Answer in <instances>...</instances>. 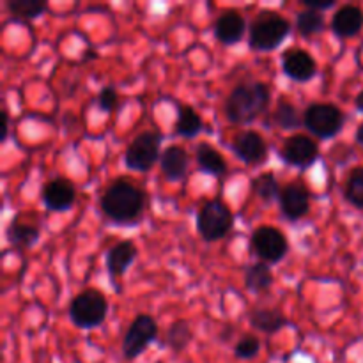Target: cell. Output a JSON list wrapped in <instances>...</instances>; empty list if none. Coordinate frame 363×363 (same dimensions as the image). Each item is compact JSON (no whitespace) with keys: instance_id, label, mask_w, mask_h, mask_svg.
I'll return each mask as SVG.
<instances>
[{"instance_id":"cell-1","label":"cell","mask_w":363,"mask_h":363,"mask_svg":"<svg viewBox=\"0 0 363 363\" xmlns=\"http://www.w3.org/2000/svg\"><path fill=\"white\" fill-rule=\"evenodd\" d=\"M101 213L117 225H130L137 222L145 208V194L142 188L131 181L119 179L112 181L101 199H99Z\"/></svg>"},{"instance_id":"cell-2","label":"cell","mask_w":363,"mask_h":363,"mask_svg":"<svg viewBox=\"0 0 363 363\" xmlns=\"http://www.w3.org/2000/svg\"><path fill=\"white\" fill-rule=\"evenodd\" d=\"M272 101V89L259 80L241 82L229 92L223 105V112L229 123L252 124L266 112Z\"/></svg>"},{"instance_id":"cell-3","label":"cell","mask_w":363,"mask_h":363,"mask_svg":"<svg viewBox=\"0 0 363 363\" xmlns=\"http://www.w3.org/2000/svg\"><path fill=\"white\" fill-rule=\"evenodd\" d=\"M291 21L277 11H261L248 27V48L254 52H273L287 39Z\"/></svg>"},{"instance_id":"cell-4","label":"cell","mask_w":363,"mask_h":363,"mask_svg":"<svg viewBox=\"0 0 363 363\" xmlns=\"http://www.w3.org/2000/svg\"><path fill=\"white\" fill-rule=\"evenodd\" d=\"M71 323L80 330H94L105 323L108 300L98 289H85L71 300L67 307Z\"/></svg>"},{"instance_id":"cell-5","label":"cell","mask_w":363,"mask_h":363,"mask_svg":"<svg viewBox=\"0 0 363 363\" xmlns=\"http://www.w3.org/2000/svg\"><path fill=\"white\" fill-rule=\"evenodd\" d=\"M234 227V215L220 197L204 202L197 213V233L208 243L225 238Z\"/></svg>"},{"instance_id":"cell-6","label":"cell","mask_w":363,"mask_h":363,"mask_svg":"<svg viewBox=\"0 0 363 363\" xmlns=\"http://www.w3.org/2000/svg\"><path fill=\"white\" fill-rule=\"evenodd\" d=\"M346 113L333 103H312L303 112V126L314 137L330 140L342 131Z\"/></svg>"},{"instance_id":"cell-7","label":"cell","mask_w":363,"mask_h":363,"mask_svg":"<svg viewBox=\"0 0 363 363\" xmlns=\"http://www.w3.org/2000/svg\"><path fill=\"white\" fill-rule=\"evenodd\" d=\"M163 135L160 131H142L130 142L124 152V165L133 172H149L155 167L156 160L162 158L160 145Z\"/></svg>"},{"instance_id":"cell-8","label":"cell","mask_w":363,"mask_h":363,"mask_svg":"<svg viewBox=\"0 0 363 363\" xmlns=\"http://www.w3.org/2000/svg\"><path fill=\"white\" fill-rule=\"evenodd\" d=\"M250 252L266 264H279L286 259L289 252V241L286 234L280 229L272 225H261L252 233L250 236Z\"/></svg>"},{"instance_id":"cell-9","label":"cell","mask_w":363,"mask_h":363,"mask_svg":"<svg viewBox=\"0 0 363 363\" xmlns=\"http://www.w3.org/2000/svg\"><path fill=\"white\" fill-rule=\"evenodd\" d=\"M158 339V323L152 315L138 314L128 326L123 339L124 360L133 362Z\"/></svg>"},{"instance_id":"cell-10","label":"cell","mask_w":363,"mask_h":363,"mask_svg":"<svg viewBox=\"0 0 363 363\" xmlns=\"http://www.w3.org/2000/svg\"><path fill=\"white\" fill-rule=\"evenodd\" d=\"M279 156L286 165L296 167L300 170H307L318 162L319 144L312 140L311 137H307V135H291V137L284 140Z\"/></svg>"},{"instance_id":"cell-11","label":"cell","mask_w":363,"mask_h":363,"mask_svg":"<svg viewBox=\"0 0 363 363\" xmlns=\"http://www.w3.org/2000/svg\"><path fill=\"white\" fill-rule=\"evenodd\" d=\"M279 206L284 218L289 222H298L311 209V190L301 181H293L282 188Z\"/></svg>"},{"instance_id":"cell-12","label":"cell","mask_w":363,"mask_h":363,"mask_svg":"<svg viewBox=\"0 0 363 363\" xmlns=\"http://www.w3.org/2000/svg\"><path fill=\"white\" fill-rule=\"evenodd\" d=\"M77 201L74 184L66 177H57L48 181L41 190V202L48 211L66 213L69 211Z\"/></svg>"},{"instance_id":"cell-13","label":"cell","mask_w":363,"mask_h":363,"mask_svg":"<svg viewBox=\"0 0 363 363\" xmlns=\"http://www.w3.org/2000/svg\"><path fill=\"white\" fill-rule=\"evenodd\" d=\"M282 73L289 80L298 82V84H307L318 74V62L307 50H287L282 55Z\"/></svg>"},{"instance_id":"cell-14","label":"cell","mask_w":363,"mask_h":363,"mask_svg":"<svg viewBox=\"0 0 363 363\" xmlns=\"http://www.w3.org/2000/svg\"><path fill=\"white\" fill-rule=\"evenodd\" d=\"M230 149L236 155V158L248 163V165H261L268 160V145H266L261 133L254 130L238 133L230 144Z\"/></svg>"},{"instance_id":"cell-15","label":"cell","mask_w":363,"mask_h":363,"mask_svg":"<svg viewBox=\"0 0 363 363\" xmlns=\"http://www.w3.org/2000/svg\"><path fill=\"white\" fill-rule=\"evenodd\" d=\"M247 28V20H245L243 13H240L238 9H227L216 18L215 25H213V34L222 45L233 46L245 38Z\"/></svg>"},{"instance_id":"cell-16","label":"cell","mask_w":363,"mask_h":363,"mask_svg":"<svg viewBox=\"0 0 363 363\" xmlns=\"http://www.w3.org/2000/svg\"><path fill=\"white\" fill-rule=\"evenodd\" d=\"M137 255L138 248L131 240H121L119 243L110 247V250L106 252L105 255V266L110 279L113 280L126 275L128 269L131 268V264H133L135 259H137Z\"/></svg>"},{"instance_id":"cell-17","label":"cell","mask_w":363,"mask_h":363,"mask_svg":"<svg viewBox=\"0 0 363 363\" xmlns=\"http://www.w3.org/2000/svg\"><path fill=\"white\" fill-rule=\"evenodd\" d=\"M363 28V9L354 4L340 6L332 16V30L337 38L350 39L354 38Z\"/></svg>"},{"instance_id":"cell-18","label":"cell","mask_w":363,"mask_h":363,"mask_svg":"<svg viewBox=\"0 0 363 363\" xmlns=\"http://www.w3.org/2000/svg\"><path fill=\"white\" fill-rule=\"evenodd\" d=\"M188 163H190V156L179 145H169L160 158L162 174L169 183H179L186 177Z\"/></svg>"},{"instance_id":"cell-19","label":"cell","mask_w":363,"mask_h":363,"mask_svg":"<svg viewBox=\"0 0 363 363\" xmlns=\"http://www.w3.org/2000/svg\"><path fill=\"white\" fill-rule=\"evenodd\" d=\"M248 323L257 332L275 335V333L282 332L289 325V319L277 308H254L248 314Z\"/></svg>"},{"instance_id":"cell-20","label":"cell","mask_w":363,"mask_h":363,"mask_svg":"<svg viewBox=\"0 0 363 363\" xmlns=\"http://www.w3.org/2000/svg\"><path fill=\"white\" fill-rule=\"evenodd\" d=\"M195 160H197L199 170L208 174V176L220 177L227 172V162L222 152L208 142H201L195 147Z\"/></svg>"},{"instance_id":"cell-21","label":"cell","mask_w":363,"mask_h":363,"mask_svg":"<svg viewBox=\"0 0 363 363\" xmlns=\"http://www.w3.org/2000/svg\"><path fill=\"white\" fill-rule=\"evenodd\" d=\"M273 282H275V275H273L272 266L266 264V262H254L245 269V287L250 293H266V291L272 289Z\"/></svg>"},{"instance_id":"cell-22","label":"cell","mask_w":363,"mask_h":363,"mask_svg":"<svg viewBox=\"0 0 363 363\" xmlns=\"http://www.w3.org/2000/svg\"><path fill=\"white\" fill-rule=\"evenodd\" d=\"M176 133L183 138H195L204 130V119L197 110L190 105L177 106V119H176Z\"/></svg>"},{"instance_id":"cell-23","label":"cell","mask_w":363,"mask_h":363,"mask_svg":"<svg viewBox=\"0 0 363 363\" xmlns=\"http://www.w3.org/2000/svg\"><path fill=\"white\" fill-rule=\"evenodd\" d=\"M6 238L13 247L30 248L38 243L41 233H39L38 227L28 225V223H20L18 218H14L6 229Z\"/></svg>"},{"instance_id":"cell-24","label":"cell","mask_w":363,"mask_h":363,"mask_svg":"<svg viewBox=\"0 0 363 363\" xmlns=\"http://www.w3.org/2000/svg\"><path fill=\"white\" fill-rule=\"evenodd\" d=\"M6 6L11 16L23 21L35 20L50 9L48 4L43 0H7Z\"/></svg>"},{"instance_id":"cell-25","label":"cell","mask_w":363,"mask_h":363,"mask_svg":"<svg viewBox=\"0 0 363 363\" xmlns=\"http://www.w3.org/2000/svg\"><path fill=\"white\" fill-rule=\"evenodd\" d=\"M191 340H194V330H191V325L186 319H177L167 330L165 342L176 353H181V351L186 350Z\"/></svg>"},{"instance_id":"cell-26","label":"cell","mask_w":363,"mask_h":363,"mask_svg":"<svg viewBox=\"0 0 363 363\" xmlns=\"http://www.w3.org/2000/svg\"><path fill=\"white\" fill-rule=\"evenodd\" d=\"M252 191H254L264 204H272V202L279 201L280 199L282 188H280V183L275 177V174L264 172L259 174L257 177L252 179Z\"/></svg>"},{"instance_id":"cell-27","label":"cell","mask_w":363,"mask_h":363,"mask_svg":"<svg viewBox=\"0 0 363 363\" xmlns=\"http://www.w3.org/2000/svg\"><path fill=\"white\" fill-rule=\"evenodd\" d=\"M272 121L282 130H296V128L303 126V113L298 112L293 103L282 98L277 103Z\"/></svg>"},{"instance_id":"cell-28","label":"cell","mask_w":363,"mask_h":363,"mask_svg":"<svg viewBox=\"0 0 363 363\" xmlns=\"http://www.w3.org/2000/svg\"><path fill=\"white\" fill-rule=\"evenodd\" d=\"M294 27H296L298 34L303 35V38H311V35L319 34V32L325 30L326 21L323 13H318V11L305 9L300 11L296 14V21H294Z\"/></svg>"},{"instance_id":"cell-29","label":"cell","mask_w":363,"mask_h":363,"mask_svg":"<svg viewBox=\"0 0 363 363\" xmlns=\"http://www.w3.org/2000/svg\"><path fill=\"white\" fill-rule=\"evenodd\" d=\"M344 199L353 208L363 211V167H357L350 172L346 186H344Z\"/></svg>"},{"instance_id":"cell-30","label":"cell","mask_w":363,"mask_h":363,"mask_svg":"<svg viewBox=\"0 0 363 363\" xmlns=\"http://www.w3.org/2000/svg\"><path fill=\"white\" fill-rule=\"evenodd\" d=\"M259 353H261V339L252 335V333H247V335L241 337L236 342V346H234V357L238 360H254V358L259 357Z\"/></svg>"},{"instance_id":"cell-31","label":"cell","mask_w":363,"mask_h":363,"mask_svg":"<svg viewBox=\"0 0 363 363\" xmlns=\"http://www.w3.org/2000/svg\"><path fill=\"white\" fill-rule=\"evenodd\" d=\"M96 103H98V108L105 113L116 110L117 103H119V94H117L116 87H112V85H105V87L99 91L98 101Z\"/></svg>"},{"instance_id":"cell-32","label":"cell","mask_w":363,"mask_h":363,"mask_svg":"<svg viewBox=\"0 0 363 363\" xmlns=\"http://www.w3.org/2000/svg\"><path fill=\"white\" fill-rule=\"evenodd\" d=\"M335 0H328V2H315V0H303V6L307 7V9H312V11H318V13H323V11L326 9H332L333 6H335Z\"/></svg>"},{"instance_id":"cell-33","label":"cell","mask_w":363,"mask_h":363,"mask_svg":"<svg viewBox=\"0 0 363 363\" xmlns=\"http://www.w3.org/2000/svg\"><path fill=\"white\" fill-rule=\"evenodd\" d=\"M2 117H4V123H2V137H0V142L4 144V142L7 140V133H9V113H7V110H4Z\"/></svg>"},{"instance_id":"cell-34","label":"cell","mask_w":363,"mask_h":363,"mask_svg":"<svg viewBox=\"0 0 363 363\" xmlns=\"http://www.w3.org/2000/svg\"><path fill=\"white\" fill-rule=\"evenodd\" d=\"M354 142H357V144L363 145V121H362L360 124H358L357 133H354Z\"/></svg>"},{"instance_id":"cell-35","label":"cell","mask_w":363,"mask_h":363,"mask_svg":"<svg viewBox=\"0 0 363 363\" xmlns=\"http://www.w3.org/2000/svg\"><path fill=\"white\" fill-rule=\"evenodd\" d=\"M354 108H357L358 112L363 113V91L358 92L357 98H354Z\"/></svg>"},{"instance_id":"cell-36","label":"cell","mask_w":363,"mask_h":363,"mask_svg":"<svg viewBox=\"0 0 363 363\" xmlns=\"http://www.w3.org/2000/svg\"><path fill=\"white\" fill-rule=\"evenodd\" d=\"M96 59V52H92V50H89V52H84V55H82V60H94Z\"/></svg>"}]
</instances>
